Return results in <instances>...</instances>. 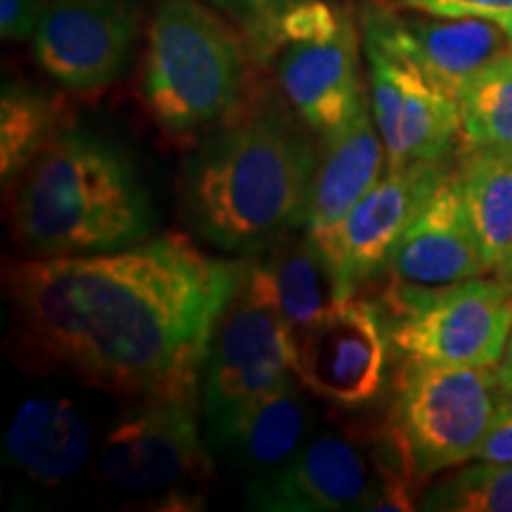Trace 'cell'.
I'll list each match as a JSON object with an SVG mask.
<instances>
[{
    "mask_svg": "<svg viewBox=\"0 0 512 512\" xmlns=\"http://www.w3.org/2000/svg\"><path fill=\"white\" fill-rule=\"evenodd\" d=\"M242 266L181 233L117 252L36 256L8 273L15 332L36 363L105 392L200 396Z\"/></svg>",
    "mask_w": 512,
    "mask_h": 512,
    "instance_id": "cell-1",
    "label": "cell"
},
{
    "mask_svg": "<svg viewBox=\"0 0 512 512\" xmlns=\"http://www.w3.org/2000/svg\"><path fill=\"white\" fill-rule=\"evenodd\" d=\"M316 162L309 136L283 112L233 114L185 164L188 223L228 254H266L304 228Z\"/></svg>",
    "mask_w": 512,
    "mask_h": 512,
    "instance_id": "cell-2",
    "label": "cell"
},
{
    "mask_svg": "<svg viewBox=\"0 0 512 512\" xmlns=\"http://www.w3.org/2000/svg\"><path fill=\"white\" fill-rule=\"evenodd\" d=\"M152 233L147 188L110 140L67 128L19 178L15 235L36 256L117 252Z\"/></svg>",
    "mask_w": 512,
    "mask_h": 512,
    "instance_id": "cell-3",
    "label": "cell"
},
{
    "mask_svg": "<svg viewBox=\"0 0 512 512\" xmlns=\"http://www.w3.org/2000/svg\"><path fill=\"white\" fill-rule=\"evenodd\" d=\"M247 38L204 0H162L147 27L140 95L152 121L171 136H190L228 121L245 102Z\"/></svg>",
    "mask_w": 512,
    "mask_h": 512,
    "instance_id": "cell-4",
    "label": "cell"
},
{
    "mask_svg": "<svg viewBox=\"0 0 512 512\" xmlns=\"http://www.w3.org/2000/svg\"><path fill=\"white\" fill-rule=\"evenodd\" d=\"M292 375L273 271L266 259H247L204 363L202 413L211 444Z\"/></svg>",
    "mask_w": 512,
    "mask_h": 512,
    "instance_id": "cell-5",
    "label": "cell"
},
{
    "mask_svg": "<svg viewBox=\"0 0 512 512\" xmlns=\"http://www.w3.org/2000/svg\"><path fill=\"white\" fill-rule=\"evenodd\" d=\"M392 349L437 366L496 368L512 323V283L460 280L418 285L399 280L380 306Z\"/></svg>",
    "mask_w": 512,
    "mask_h": 512,
    "instance_id": "cell-6",
    "label": "cell"
},
{
    "mask_svg": "<svg viewBox=\"0 0 512 512\" xmlns=\"http://www.w3.org/2000/svg\"><path fill=\"white\" fill-rule=\"evenodd\" d=\"M197 396H143L112 422L100 444L102 482L128 496L200 508L197 486L211 460L200 439Z\"/></svg>",
    "mask_w": 512,
    "mask_h": 512,
    "instance_id": "cell-7",
    "label": "cell"
},
{
    "mask_svg": "<svg viewBox=\"0 0 512 512\" xmlns=\"http://www.w3.org/2000/svg\"><path fill=\"white\" fill-rule=\"evenodd\" d=\"M498 399L496 368L437 366L403 358L394 380L389 425L425 479L477 458Z\"/></svg>",
    "mask_w": 512,
    "mask_h": 512,
    "instance_id": "cell-8",
    "label": "cell"
},
{
    "mask_svg": "<svg viewBox=\"0 0 512 512\" xmlns=\"http://www.w3.org/2000/svg\"><path fill=\"white\" fill-rule=\"evenodd\" d=\"M294 377L332 406L363 408L387 384L389 335L380 306L349 297L287 335Z\"/></svg>",
    "mask_w": 512,
    "mask_h": 512,
    "instance_id": "cell-9",
    "label": "cell"
},
{
    "mask_svg": "<svg viewBox=\"0 0 512 512\" xmlns=\"http://www.w3.org/2000/svg\"><path fill=\"white\" fill-rule=\"evenodd\" d=\"M448 166L441 162L389 164L380 181L358 200L330 233H309L332 261L344 290L368 283L392 264V256L434 188L444 181Z\"/></svg>",
    "mask_w": 512,
    "mask_h": 512,
    "instance_id": "cell-10",
    "label": "cell"
},
{
    "mask_svg": "<svg viewBox=\"0 0 512 512\" xmlns=\"http://www.w3.org/2000/svg\"><path fill=\"white\" fill-rule=\"evenodd\" d=\"M136 31L128 0H48L31 50L38 67L69 91H102L126 69Z\"/></svg>",
    "mask_w": 512,
    "mask_h": 512,
    "instance_id": "cell-11",
    "label": "cell"
},
{
    "mask_svg": "<svg viewBox=\"0 0 512 512\" xmlns=\"http://www.w3.org/2000/svg\"><path fill=\"white\" fill-rule=\"evenodd\" d=\"M366 43L370 107L389 164L441 162L460 136L456 95L427 79L406 57Z\"/></svg>",
    "mask_w": 512,
    "mask_h": 512,
    "instance_id": "cell-12",
    "label": "cell"
},
{
    "mask_svg": "<svg viewBox=\"0 0 512 512\" xmlns=\"http://www.w3.org/2000/svg\"><path fill=\"white\" fill-rule=\"evenodd\" d=\"M377 486L373 446L366 451L349 437L320 434L280 470L252 479L247 501L256 510L271 512L370 510Z\"/></svg>",
    "mask_w": 512,
    "mask_h": 512,
    "instance_id": "cell-13",
    "label": "cell"
},
{
    "mask_svg": "<svg viewBox=\"0 0 512 512\" xmlns=\"http://www.w3.org/2000/svg\"><path fill=\"white\" fill-rule=\"evenodd\" d=\"M363 38L411 60L451 95H458L463 83L486 64L512 53L510 36L486 19L434 15L406 19L377 5L363 10Z\"/></svg>",
    "mask_w": 512,
    "mask_h": 512,
    "instance_id": "cell-14",
    "label": "cell"
},
{
    "mask_svg": "<svg viewBox=\"0 0 512 512\" xmlns=\"http://www.w3.org/2000/svg\"><path fill=\"white\" fill-rule=\"evenodd\" d=\"M271 62L290 107L318 136L349 121L370 95L358 74V38L349 15L337 34L285 43Z\"/></svg>",
    "mask_w": 512,
    "mask_h": 512,
    "instance_id": "cell-15",
    "label": "cell"
},
{
    "mask_svg": "<svg viewBox=\"0 0 512 512\" xmlns=\"http://www.w3.org/2000/svg\"><path fill=\"white\" fill-rule=\"evenodd\" d=\"M389 266L399 280L418 285H451L489 271L467 214L458 169L448 171L422 204Z\"/></svg>",
    "mask_w": 512,
    "mask_h": 512,
    "instance_id": "cell-16",
    "label": "cell"
},
{
    "mask_svg": "<svg viewBox=\"0 0 512 512\" xmlns=\"http://www.w3.org/2000/svg\"><path fill=\"white\" fill-rule=\"evenodd\" d=\"M320 138L323 143L318 147L304 228L311 233H330L380 181L389 157L377 131L370 95L354 117Z\"/></svg>",
    "mask_w": 512,
    "mask_h": 512,
    "instance_id": "cell-17",
    "label": "cell"
},
{
    "mask_svg": "<svg viewBox=\"0 0 512 512\" xmlns=\"http://www.w3.org/2000/svg\"><path fill=\"white\" fill-rule=\"evenodd\" d=\"M5 451L31 482L57 486L74 479L91 453V427L74 401L34 396L8 425Z\"/></svg>",
    "mask_w": 512,
    "mask_h": 512,
    "instance_id": "cell-18",
    "label": "cell"
},
{
    "mask_svg": "<svg viewBox=\"0 0 512 512\" xmlns=\"http://www.w3.org/2000/svg\"><path fill=\"white\" fill-rule=\"evenodd\" d=\"M304 389L292 375L275 392L254 403L214 446L240 470L252 472L254 479L280 470L311 439L316 415Z\"/></svg>",
    "mask_w": 512,
    "mask_h": 512,
    "instance_id": "cell-19",
    "label": "cell"
},
{
    "mask_svg": "<svg viewBox=\"0 0 512 512\" xmlns=\"http://www.w3.org/2000/svg\"><path fill=\"white\" fill-rule=\"evenodd\" d=\"M287 335L323 316L332 306L354 297L344 290L342 280L309 230L304 235H285L266 252Z\"/></svg>",
    "mask_w": 512,
    "mask_h": 512,
    "instance_id": "cell-20",
    "label": "cell"
},
{
    "mask_svg": "<svg viewBox=\"0 0 512 512\" xmlns=\"http://www.w3.org/2000/svg\"><path fill=\"white\" fill-rule=\"evenodd\" d=\"M463 200L489 271L512 252V150H463Z\"/></svg>",
    "mask_w": 512,
    "mask_h": 512,
    "instance_id": "cell-21",
    "label": "cell"
},
{
    "mask_svg": "<svg viewBox=\"0 0 512 512\" xmlns=\"http://www.w3.org/2000/svg\"><path fill=\"white\" fill-rule=\"evenodd\" d=\"M62 110L48 95L19 83H8L0 98V176L3 185L17 183L31 162L67 131Z\"/></svg>",
    "mask_w": 512,
    "mask_h": 512,
    "instance_id": "cell-22",
    "label": "cell"
},
{
    "mask_svg": "<svg viewBox=\"0 0 512 512\" xmlns=\"http://www.w3.org/2000/svg\"><path fill=\"white\" fill-rule=\"evenodd\" d=\"M456 100L463 150H512V53L467 79Z\"/></svg>",
    "mask_w": 512,
    "mask_h": 512,
    "instance_id": "cell-23",
    "label": "cell"
},
{
    "mask_svg": "<svg viewBox=\"0 0 512 512\" xmlns=\"http://www.w3.org/2000/svg\"><path fill=\"white\" fill-rule=\"evenodd\" d=\"M432 512H512V465L479 460L444 482L434 484L420 501Z\"/></svg>",
    "mask_w": 512,
    "mask_h": 512,
    "instance_id": "cell-24",
    "label": "cell"
},
{
    "mask_svg": "<svg viewBox=\"0 0 512 512\" xmlns=\"http://www.w3.org/2000/svg\"><path fill=\"white\" fill-rule=\"evenodd\" d=\"M240 27L254 62H271L275 53V27L287 8L299 0H204Z\"/></svg>",
    "mask_w": 512,
    "mask_h": 512,
    "instance_id": "cell-25",
    "label": "cell"
},
{
    "mask_svg": "<svg viewBox=\"0 0 512 512\" xmlns=\"http://www.w3.org/2000/svg\"><path fill=\"white\" fill-rule=\"evenodd\" d=\"M344 19H347V12L332 8L325 0H299L278 19V27H275V53L285 43L330 38L332 34H337Z\"/></svg>",
    "mask_w": 512,
    "mask_h": 512,
    "instance_id": "cell-26",
    "label": "cell"
},
{
    "mask_svg": "<svg viewBox=\"0 0 512 512\" xmlns=\"http://www.w3.org/2000/svg\"><path fill=\"white\" fill-rule=\"evenodd\" d=\"M406 8L434 17H475L501 27L512 41V0H401Z\"/></svg>",
    "mask_w": 512,
    "mask_h": 512,
    "instance_id": "cell-27",
    "label": "cell"
},
{
    "mask_svg": "<svg viewBox=\"0 0 512 512\" xmlns=\"http://www.w3.org/2000/svg\"><path fill=\"white\" fill-rule=\"evenodd\" d=\"M477 460L512 465V396H503L496 403L494 418L489 422Z\"/></svg>",
    "mask_w": 512,
    "mask_h": 512,
    "instance_id": "cell-28",
    "label": "cell"
},
{
    "mask_svg": "<svg viewBox=\"0 0 512 512\" xmlns=\"http://www.w3.org/2000/svg\"><path fill=\"white\" fill-rule=\"evenodd\" d=\"M48 0H0V34L5 41H27L41 22Z\"/></svg>",
    "mask_w": 512,
    "mask_h": 512,
    "instance_id": "cell-29",
    "label": "cell"
},
{
    "mask_svg": "<svg viewBox=\"0 0 512 512\" xmlns=\"http://www.w3.org/2000/svg\"><path fill=\"white\" fill-rule=\"evenodd\" d=\"M496 375H498V389H501V394L512 396V323H510L508 339H505L501 363L496 366Z\"/></svg>",
    "mask_w": 512,
    "mask_h": 512,
    "instance_id": "cell-30",
    "label": "cell"
},
{
    "mask_svg": "<svg viewBox=\"0 0 512 512\" xmlns=\"http://www.w3.org/2000/svg\"><path fill=\"white\" fill-rule=\"evenodd\" d=\"M498 275H501L503 280H508V283H512V252L508 254V259L503 261L501 266H498V271H496Z\"/></svg>",
    "mask_w": 512,
    "mask_h": 512,
    "instance_id": "cell-31",
    "label": "cell"
}]
</instances>
